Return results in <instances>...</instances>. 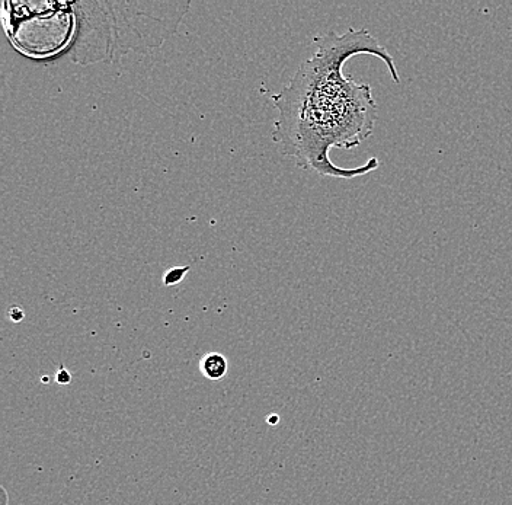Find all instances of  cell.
<instances>
[{
  "instance_id": "cell-5",
  "label": "cell",
  "mask_w": 512,
  "mask_h": 505,
  "mask_svg": "<svg viewBox=\"0 0 512 505\" xmlns=\"http://www.w3.org/2000/svg\"><path fill=\"white\" fill-rule=\"evenodd\" d=\"M9 318H11L14 322L22 321V319H24V312H22L21 309L12 308L9 310Z\"/></svg>"
},
{
  "instance_id": "cell-1",
  "label": "cell",
  "mask_w": 512,
  "mask_h": 505,
  "mask_svg": "<svg viewBox=\"0 0 512 505\" xmlns=\"http://www.w3.org/2000/svg\"><path fill=\"white\" fill-rule=\"evenodd\" d=\"M316 51L303 62L290 83L274 95V140L284 155L300 168L322 177L352 180L379 168L370 158L357 168H339L329 158L332 149L351 150L373 134L377 102L367 83L344 75V65L354 56L367 54L382 60L400 82L392 54L366 28H348L315 38Z\"/></svg>"
},
{
  "instance_id": "cell-8",
  "label": "cell",
  "mask_w": 512,
  "mask_h": 505,
  "mask_svg": "<svg viewBox=\"0 0 512 505\" xmlns=\"http://www.w3.org/2000/svg\"><path fill=\"white\" fill-rule=\"evenodd\" d=\"M41 382H43V383L50 382V377H43V379H41Z\"/></svg>"
},
{
  "instance_id": "cell-2",
  "label": "cell",
  "mask_w": 512,
  "mask_h": 505,
  "mask_svg": "<svg viewBox=\"0 0 512 505\" xmlns=\"http://www.w3.org/2000/svg\"><path fill=\"white\" fill-rule=\"evenodd\" d=\"M72 60L114 62L130 51L159 49L178 30L190 2H75Z\"/></svg>"
},
{
  "instance_id": "cell-7",
  "label": "cell",
  "mask_w": 512,
  "mask_h": 505,
  "mask_svg": "<svg viewBox=\"0 0 512 505\" xmlns=\"http://www.w3.org/2000/svg\"><path fill=\"white\" fill-rule=\"evenodd\" d=\"M0 492H2L3 495V505H8V497H6V489L0 488Z\"/></svg>"
},
{
  "instance_id": "cell-3",
  "label": "cell",
  "mask_w": 512,
  "mask_h": 505,
  "mask_svg": "<svg viewBox=\"0 0 512 505\" xmlns=\"http://www.w3.org/2000/svg\"><path fill=\"white\" fill-rule=\"evenodd\" d=\"M229 363L226 357L219 353H208L200 361V370L208 380H222L227 375Z\"/></svg>"
},
{
  "instance_id": "cell-6",
  "label": "cell",
  "mask_w": 512,
  "mask_h": 505,
  "mask_svg": "<svg viewBox=\"0 0 512 505\" xmlns=\"http://www.w3.org/2000/svg\"><path fill=\"white\" fill-rule=\"evenodd\" d=\"M267 423L271 425H275L280 423V417L278 415L272 414L270 417H267Z\"/></svg>"
},
{
  "instance_id": "cell-4",
  "label": "cell",
  "mask_w": 512,
  "mask_h": 505,
  "mask_svg": "<svg viewBox=\"0 0 512 505\" xmlns=\"http://www.w3.org/2000/svg\"><path fill=\"white\" fill-rule=\"evenodd\" d=\"M56 382L57 385L62 386L69 385V383L72 382V373H70L63 364H60V366L57 367Z\"/></svg>"
}]
</instances>
